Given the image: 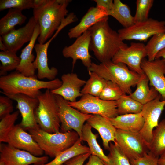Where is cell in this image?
Returning <instances> with one entry per match:
<instances>
[{
	"instance_id": "cell-22",
	"label": "cell",
	"mask_w": 165,
	"mask_h": 165,
	"mask_svg": "<svg viewBox=\"0 0 165 165\" xmlns=\"http://www.w3.org/2000/svg\"><path fill=\"white\" fill-rule=\"evenodd\" d=\"M107 11L101 7H91L83 17L80 22L70 29L68 33L70 38H77L91 27L106 17Z\"/></svg>"
},
{
	"instance_id": "cell-21",
	"label": "cell",
	"mask_w": 165,
	"mask_h": 165,
	"mask_svg": "<svg viewBox=\"0 0 165 165\" xmlns=\"http://www.w3.org/2000/svg\"><path fill=\"white\" fill-rule=\"evenodd\" d=\"M40 33L39 26L36 24L31 40L22 50L20 56V62L16 71L27 76L37 78L35 75L36 69L34 64L35 56L32 51Z\"/></svg>"
},
{
	"instance_id": "cell-27",
	"label": "cell",
	"mask_w": 165,
	"mask_h": 165,
	"mask_svg": "<svg viewBox=\"0 0 165 165\" xmlns=\"http://www.w3.org/2000/svg\"><path fill=\"white\" fill-rule=\"evenodd\" d=\"M82 141L79 138L72 147L60 153L50 162L42 165H62L75 156L90 152L89 147L83 145Z\"/></svg>"
},
{
	"instance_id": "cell-24",
	"label": "cell",
	"mask_w": 165,
	"mask_h": 165,
	"mask_svg": "<svg viewBox=\"0 0 165 165\" xmlns=\"http://www.w3.org/2000/svg\"><path fill=\"white\" fill-rule=\"evenodd\" d=\"M109 119L117 129L133 132H139L144 123L141 113L119 115Z\"/></svg>"
},
{
	"instance_id": "cell-14",
	"label": "cell",
	"mask_w": 165,
	"mask_h": 165,
	"mask_svg": "<svg viewBox=\"0 0 165 165\" xmlns=\"http://www.w3.org/2000/svg\"><path fill=\"white\" fill-rule=\"evenodd\" d=\"M90 38V32L87 30L77 38L72 45L66 46L63 49L62 53L64 57L72 59L73 68L78 60H80L88 69L90 67L92 63V57L89 52Z\"/></svg>"
},
{
	"instance_id": "cell-16",
	"label": "cell",
	"mask_w": 165,
	"mask_h": 165,
	"mask_svg": "<svg viewBox=\"0 0 165 165\" xmlns=\"http://www.w3.org/2000/svg\"><path fill=\"white\" fill-rule=\"evenodd\" d=\"M4 95L17 102V108L22 117L20 124L24 130L35 128L39 126L35 115V110L39 104L37 98H32L21 94Z\"/></svg>"
},
{
	"instance_id": "cell-45",
	"label": "cell",
	"mask_w": 165,
	"mask_h": 165,
	"mask_svg": "<svg viewBox=\"0 0 165 165\" xmlns=\"http://www.w3.org/2000/svg\"><path fill=\"white\" fill-rule=\"evenodd\" d=\"M158 165H165V152L159 156Z\"/></svg>"
},
{
	"instance_id": "cell-2",
	"label": "cell",
	"mask_w": 165,
	"mask_h": 165,
	"mask_svg": "<svg viewBox=\"0 0 165 165\" xmlns=\"http://www.w3.org/2000/svg\"><path fill=\"white\" fill-rule=\"evenodd\" d=\"M71 1L45 0L42 5L33 9V16L40 28L39 43H45L58 29L68 15L67 8Z\"/></svg>"
},
{
	"instance_id": "cell-38",
	"label": "cell",
	"mask_w": 165,
	"mask_h": 165,
	"mask_svg": "<svg viewBox=\"0 0 165 165\" xmlns=\"http://www.w3.org/2000/svg\"><path fill=\"white\" fill-rule=\"evenodd\" d=\"M153 0H137L136 9L134 17V23L148 19L150 9L153 5Z\"/></svg>"
},
{
	"instance_id": "cell-6",
	"label": "cell",
	"mask_w": 165,
	"mask_h": 165,
	"mask_svg": "<svg viewBox=\"0 0 165 165\" xmlns=\"http://www.w3.org/2000/svg\"><path fill=\"white\" fill-rule=\"evenodd\" d=\"M38 106L35 112L36 122L43 130L50 133L60 132L61 122L58 107L54 94L46 89L37 97Z\"/></svg>"
},
{
	"instance_id": "cell-4",
	"label": "cell",
	"mask_w": 165,
	"mask_h": 165,
	"mask_svg": "<svg viewBox=\"0 0 165 165\" xmlns=\"http://www.w3.org/2000/svg\"><path fill=\"white\" fill-rule=\"evenodd\" d=\"M88 70L116 83L125 94L128 95L132 93L131 87L136 85L142 75L130 70L124 64L115 63L111 60L99 64L92 62Z\"/></svg>"
},
{
	"instance_id": "cell-25",
	"label": "cell",
	"mask_w": 165,
	"mask_h": 165,
	"mask_svg": "<svg viewBox=\"0 0 165 165\" xmlns=\"http://www.w3.org/2000/svg\"><path fill=\"white\" fill-rule=\"evenodd\" d=\"M149 82L145 75H142L136 85V90L129 95V96L143 105L154 99L160 94L154 87L149 88Z\"/></svg>"
},
{
	"instance_id": "cell-17",
	"label": "cell",
	"mask_w": 165,
	"mask_h": 165,
	"mask_svg": "<svg viewBox=\"0 0 165 165\" xmlns=\"http://www.w3.org/2000/svg\"><path fill=\"white\" fill-rule=\"evenodd\" d=\"M6 142L36 156H41L44 153L32 136L26 132L20 124L15 125L9 134Z\"/></svg>"
},
{
	"instance_id": "cell-19",
	"label": "cell",
	"mask_w": 165,
	"mask_h": 165,
	"mask_svg": "<svg viewBox=\"0 0 165 165\" xmlns=\"http://www.w3.org/2000/svg\"><path fill=\"white\" fill-rule=\"evenodd\" d=\"M61 86L50 90L53 94L59 95L71 102L76 101L77 98L83 95L81 89L86 81L79 78L76 74L72 72L64 74L61 76Z\"/></svg>"
},
{
	"instance_id": "cell-30",
	"label": "cell",
	"mask_w": 165,
	"mask_h": 165,
	"mask_svg": "<svg viewBox=\"0 0 165 165\" xmlns=\"http://www.w3.org/2000/svg\"><path fill=\"white\" fill-rule=\"evenodd\" d=\"M92 128L87 123L84 125L82 129V141L87 142L91 155L98 157L104 161L108 162L107 156L105 154L97 142L98 135L93 133Z\"/></svg>"
},
{
	"instance_id": "cell-7",
	"label": "cell",
	"mask_w": 165,
	"mask_h": 165,
	"mask_svg": "<svg viewBox=\"0 0 165 165\" xmlns=\"http://www.w3.org/2000/svg\"><path fill=\"white\" fill-rule=\"evenodd\" d=\"M54 95L58 105V114L61 122V131L65 132L73 130L78 134L79 138L82 141V129L84 123L93 115L81 112L70 106L68 101L61 96Z\"/></svg>"
},
{
	"instance_id": "cell-40",
	"label": "cell",
	"mask_w": 165,
	"mask_h": 165,
	"mask_svg": "<svg viewBox=\"0 0 165 165\" xmlns=\"http://www.w3.org/2000/svg\"><path fill=\"white\" fill-rule=\"evenodd\" d=\"M158 158L149 151L143 156L130 161L131 165H158Z\"/></svg>"
},
{
	"instance_id": "cell-13",
	"label": "cell",
	"mask_w": 165,
	"mask_h": 165,
	"mask_svg": "<svg viewBox=\"0 0 165 165\" xmlns=\"http://www.w3.org/2000/svg\"><path fill=\"white\" fill-rule=\"evenodd\" d=\"M146 57L145 45L142 43L132 42L129 46L120 49L111 61L115 63L124 64L130 70L142 75L144 73L141 63Z\"/></svg>"
},
{
	"instance_id": "cell-3",
	"label": "cell",
	"mask_w": 165,
	"mask_h": 165,
	"mask_svg": "<svg viewBox=\"0 0 165 165\" xmlns=\"http://www.w3.org/2000/svg\"><path fill=\"white\" fill-rule=\"evenodd\" d=\"M58 78L43 81L37 78L27 76L16 71L0 78V92L4 94H21L33 98H37L41 89L50 90L57 89L62 85Z\"/></svg>"
},
{
	"instance_id": "cell-18",
	"label": "cell",
	"mask_w": 165,
	"mask_h": 165,
	"mask_svg": "<svg viewBox=\"0 0 165 165\" xmlns=\"http://www.w3.org/2000/svg\"><path fill=\"white\" fill-rule=\"evenodd\" d=\"M36 23L32 16L26 24L1 36L8 50L16 53L24 44L30 42L33 34Z\"/></svg>"
},
{
	"instance_id": "cell-5",
	"label": "cell",
	"mask_w": 165,
	"mask_h": 165,
	"mask_svg": "<svg viewBox=\"0 0 165 165\" xmlns=\"http://www.w3.org/2000/svg\"><path fill=\"white\" fill-rule=\"evenodd\" d=\"M28 130L45 154L52 158L72 147L79 138L75 131L50 133L39 126Z\"/></svg>"
},
{
	"instance_id": "cell-35",
	"label": "cell",
	"mask_w": 165,
	"mask_h": 165,
	"mask_svg": "<svg viewBox=\"0 0 165 165\" xmlns=\"http://www.w3.org/2000/svg\"><path fill=\"white\" fill-rule=\"evenodd\" d=\"M107 156L108 162L102 161L104 165H131L129 160L116 143L110 142Z\"/></svg>"
},
{
	"instance_id": "cell-23",
	"label": "cell",
	"mask_w": 165,
	"mask_h": 165,
	"mask_svg": "<svg viewBox=\"0 0 165 165\" xmlns=\"http://www.w3.org/2000/svg\"><path fill=\"white\" fill-rule=\"evenodd\" d=\"M86 122L97 131L102 139L104 148L109 150L110 143L112 141L116 143L117 129L109 119L99 115H93Z\"/></svg>"
},
{
	"instance_id": "cell-44",
	"label": "cell",
	"mask_w": 165,
	"mask_h": 165,
	"mask_svg": "<svg viewBox=\"0 0 165 165\" xmlns=\"http://www.w3.org/2000/svg\"><path fill=\"white\" fill-rule=\"evenodd\" d=\"M85 165H104L102 160L98 157L90 155L88 162Z\"/></svg>"
},
{
	"instance_id": "cell-26",
	"label": "cell",
	"mask_w": 165,
	"mask_h": 165,
	"mask_svg": "<svg viewBox=\"0 0 165 165\" xmlns=\"http://www.w3.org/2000/svg\"><path fill=\"white\" fill-rule=\"evenodd\" d=\"M22 11L14 8L9 9L7 14L0 20V36L15 29L16 26L21 25L25 23L27 17L22 13Z\"/></svg>"
},
{
	"instance_id": "cell-32",
	"label": "cell",
	"mask_w": 165,
	"mask_h": 165,
	"mask_svg": "<svg viewBox=\"0 0 165 165\" xmlns=\"http://www.w3.org/2000/svg\"><path fill=\"white\" fill-rule=\"evenodd\" d=\"M116 101L118 115L140 113L143 105L127 94Z\"/></svg>"
},
{
	"instance_id": "cell-42",
	"label": "cell",
	"mask_w": 165,
	"mask_h": 165,
	"mask_svg": "<svg viewBox=\"0 0 165 165\" xmlns=\"http://www.w3.org/2000/svg\"><path fill=\"white\" fill-rule=\"evenodd\" d=\"M90 152L75 156L66 162L65 165H83L85 161L91 155Z\"/></svg>"
},
{
	"instance_id": "cell-41",
	"label": "cell",
	"mask_w": 165,
	"mask_h": 165,
	"mask_svg": "<svg viewBox=\"0 0 165 165\" xmlns=\"http://www.w3.org/2000/svg\"><path fill=\"white\" fill-rule=\"evenodd\" d=\"M13 110L12 99L6 96H0V119L11 113Z\"/></svg>"
},
{
	"instance_id": "cell-33",
	"label": "cell",
	"mask_w": 165,
	"mask_h": 165,
	"mask_svg": "<svg viewBox=\"0 0 165 165\" xmlns=\"http://www.w3.org/2000/svg\"><path fill=\"white\" fill-rule=\"evenodd\" d=\"M0 61L1 65L0 66V75H6L7 72L16 70L20 61V57L16 53L7 50L0 52Z\"/></svg>"
},
{
	"instance_id": "cell-11",
	"label": "cell",
	"mask_w": 165,
	"mask_h": 165,
	"mask_svg": "<svg viewBox=\"0 0 165 165\" xmlns=\"http://www.w3.org/2000/svg\"><path fill=\"white\" fill-rule=\"evenodd\" d=\"M160 94L154 99L143 105L141 113L144 123L139 132L147 144L151 142L153 129L159 124L160 117L165 106V100H162Z\"/></svg>"
},
{
	"instance_id": "cell-34",
	"label": "cell",
	"mask_w": 165,
	"mask_h": 165,
	"mask_svg": "<svg viewBox=\"0 0 165 165\" xmlns=\"http://www.w3.org/2000/svg\"><path fill=\"white\" fill-rule=\"evenodd\" d=\"M148 60H154L157 54L165 48V33L152 36L145 45Z\"/></svg>"
},
{
	"instance_id": "cell-46",
	"label": "cell",
	"mask_w": 165,
	"mask_h": 165,
	"mask_svg": "<svg viewBox=\"0 0 165 165\" xmlns=\"http://www.w3.org/2000/svg\"><path fill=\"white\" fill-rule=\"evenodd\" d=\"M156 58H162L165 61V48L158 53L156 56Z\"/></svg>"
},
{
	"instance_id": "cell-36",
	"label": "cell",
	"mask_w": 165,
	"mask_h": 165,
	"mask_svg": "<svg viewBox=\"0 0 165 165\" xmlns=\"http://www.w3.org/2000/svg\"><path fill=\"white\" fill-rule=\"evenodd\" d=\"M20 112L15 111L3 117L0 121V142H6L7 137L15 125Z\"/></svg>"
},
{
	"instance_id": "cell-10",
	"label": "cell",
	"mask_w": 165,
	"mask_h": 165,
	"mask_svg": "<svg viewBox=\"0 0 165 165\" xmlns=\"http://www.w3.org/2000/svg\"><path fill=\"white\" fill-rule=\"evenodd\" d=\"M116 141L130 161L143 156L149 151L139 132L117 129Z\"/></svg>"
},
{
	"instance_id": "cell-47",
	"label": "cell",
	"mask_w": 165,
	"mask_h": 165,
	"mask_svg": "<svg viewBox=\"0 0 165 165\" xmlns=\"http://www.w3.org/2000/svg\"><path fill=\"white\" fill-rule=\"evenodd\" d=\"M0 50L1 51H5L8 50L7 49L2 39V37L0 36Z\"/></svg>"
},
{
	"instance_id": "cell-37",
	"label": "cell",
	"mask_w": 165,
	"mask_h": 165,
	"mask_svg": "<svg viewBox=\"0 0 165 165\" xmlns=\"http://www.w3.org/2000/svg\"><path fill=\"white\" fill-rule=\"evenodd\" d=\"M126 94L117 84L107 80L105 85L99 97L107 101H117Z\"/></svg>"
},
{
	"instance_id": "cell-31",
	"label": "cell",
	"mask_w": 165,
	"mask_h": 165,
	"mask_svg": "<svg viewBox=\"0 0 165 165\" xmlns=\"http://www.w3.org/2000/svg\"><path fill=\"white\" fill-rule=\"evenodd\" d=\"M88 71L90 78L81 90V93L99 97L107 80L94 72Z\"/></svg>"
},
{
	"instance_id": "cell-29",
	"label": "cell",
	"mask_w": 165,
	"mask_h": 165,
	"mask_svg": "<svg viewBox=\"0 0 165 165\" xmlns=\"http://www.w3.org/2000/svg\"><path fill=\"white\" fill-rule=\"evenodd\" d=\"M148 147L149 151L157 157L165 152V118L153 130L151 141Z\"/></svg>"
},
{
	"instance_id": "cell-12",
	"label": "cell",
	"mask_w": 165,
	"mask_h": 165,
	"mask_svg": "<svg viewBox=\"0 0 165 165\" xmlns=\"http://www.w3.org/2000/svg\"><path fill=\"white\" fill-rule=\"evenodd\" d=\"M47 156H36L26 151L0 143V162L5 165H42L46 163Z\"/></svg>"
},
{
	"instance_id": "cell-39",
	"label": "cell",
	"mask_w": 165,
	"mask_h": 165,
	"mask_svg": "<svg viewBox=\"0 0 165 165\" xmlns=\"http://www.w3.org/2000/svg\"><path fill=\"white\" fill-rule=\"evenodd\" d=\"M34 8L33 0H0V11L14 8L21 10Z\"/></svg>"
},
{
	"instance_id": "cell-15",
	"label": "cell",
	"mask_w": 165,
	"mask_h": 165,
	"mask_svg": "<svg viewBox=\"0 0 165 165\" xmlns=\"http://www.w3.org/2000/svg\"><path fill=\"white\" fill-rule=\"evenodd\" d=\"M141 67L151 86L159 92L162 100H165V60L162 58H156L150 61L145 58L141 62Z\"/></svg>"
},
{
	"instance_id": "cell-43",
	"label": "cell",
	"mask_w": 165,
	"mask_h": 165,
	"mask_svg": "<svg viewBox=\"0 0 165 165\" xmlns=\"http://www.w3.org/2000/svg\"><path fill=\"white\" fill-rule=\"evenodd\" d=\"M96 3V6L101 7L109 12L113 9V1L112 0H94Z\"/></svg>"
},
{
	"instance_id": "cell-28",
	"label": "cell",
	"mask_w": 165,
	"mask_h": 165,
	"mask_svg": "<svg viewBox=\"0 0 165 165\" xmlns=\"http://www.w3.org/2000/svg\"><path fill=\"white\" fill-rule=\"evenodd\" d=\"M108 15L116 19L124 28L130 27L134 23L129 7L120 0H114L113 8Z\"/></svg>"
},
{
	"instance_id": "cell-1",
	"label": "cell",
	"mask_w": 165,
	"mask_h": 165,
	"mask_svg": "<svg viewBox=\"0 0 165 165\" xmlns=\"http://www.w3.org/2000/svg\"><path fill=\"white\" fill-rule=\"evenodd\" d=\"M108 18L106 17L88 29L91 34L90 50L101 63L111 60L120 49L128 46L110 27Z\"/></svg>"
},
{
	"instance_id": "cell-8",
	"label": "cell",
	"mask_w": 165,
	"mask_h": 165,
	"mask_svg": "<svg viewBox=\"0 0 165 165\" xmlns=\"http://www.w3.org/2000/svg\"><path fill=\"white\" fill-rule=\"evenodd\" d=\"M68 103L70 106L86 114L99 115L109 119L119 115L116 101H105L85 94L79 101Z\"/></svg>"
},
{
	"instance_id": "cell-9",
	"label": "cell",
	"mask_w": 165,
	"mask_h": 165,
	"mask_svg": "<svg viewBox=\"0 0 165 165\" xmlns=\"http://www.w3.org/2000/svg\"><path fill=\"white\" fill-rule=\"evenodd\" d=\"M118 32L123 41L134 40L145 42L155 35L165 33V21L149 18L144 21L135 23L128 28L120 29Z\"/></svg>"
},
{
	"instance_id": "cell-20",
	"label": "cell",
	"mask_w": 165,
	"mask_h": 165,
	"mask_svg": "<svg viewBox=\"0 0 165 165\" xmlns=\"http://www.w3.org/2000/svg\"><path fill=\"white\" fill-rule=\"evenodd\" d=\"M49 45L47 42L43 44L38 43L35 44L34 47L36 56L34 64L38 70L37 76L39 79H47L52 80L56 79L58 74L56 68H50L48 66L47 51Z\"/></svg>"
}]
</instances>
